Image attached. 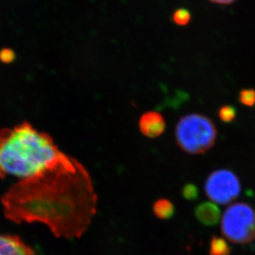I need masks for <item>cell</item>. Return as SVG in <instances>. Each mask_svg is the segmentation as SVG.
Wrapping results in <instances>:
<instances>
[{"label": "cell", "instance_id": "6da1fadb", "mask_svg": "<svg viewBox=\"0 0 255 255\" xmlns=\"http://www.w3.org/2000/svg\"><path fill=\"white\" fill-rule=\"evenodd\" d=\"M1 202L15 223L39 222L57 238L78 239L96 216L97 195L86 167L67 156L57 167L13 185Z\"/></svg>", "mask_w": 255, "mask_h": 255}, {"label": "cell", "instance_id": "7a4b0ae2", "mask_svg": "<svg viewBox=\"0 0 255 255\" xmlns=\"http://www.w3.org/2000/svg\"><path fill=\"white\" fill-rule=\"evenodd\" d=\"M67 156L50 135L27 122L0 130V178L35 177L57 167Z\"/></svg>", "mask_w": 255, "mask_h": 255}, {"label": "cell", "instance_id": "3957f363", "mask_svg": "<svg viewBox=\"0 0 255 255\" xmlns=\"http://www.w3.org/2000/svg\"><path fill=\"white\" fill-rule=\"evenodd\" d=\"M180 148L190 154H200L213 147L217 130L211 120L200 114H191L180 119L175 130Z\"/></svg>", "mask_w": 255, "mask_h": 255}, {"label": "cell", "instance_id": "277c9868", "mask_svg": "<svg viewBox=\"0 0 255 255\" xmlns=\"http://www.w3.org/2000/svg\"><path fill=\"white\" fill-rule=\"evenodd\" d=\"M221 231L229 241L236 244L250 243L255 238V212L248 204L229 206L221 219Z\"/></svg>", "mask_w": 255, "mask_h": 255}, {"label": "cell", "instance_id": "5b68a950", "mask_svg": "<svg viewBox=\"0 0 255 255\" xmlns=\"http://www.w3.org/2000/svg\"><path fill=\"white\" fill-rule=\"evenodd\" d=\"M205 191L213 203L226 205L236 200L241 193L238 177L230 170H216L206 180Z\"/></svg>", "mask_w": 255, "mask_h": 255}, {"label": "cell", "instance_id": "8992f818", "mask_svg": "<svg viewBox=\"0 0 255 255\" xmlns=\"http://www.w3.org/2000/svg\"><path fill=\"white\" fill-rule=\"evenodd\" d=\"M138 126L142 135L155 138L163 133L166 128V122L161 114L156 111H148L141 116Z\"/></svg>", "mask_w": 255, "mask_h": 255}, {"label": "cell", "instance_id": "52a82bcc", "mask_svg": "<svg viewBox=\"0 0 255 255\" xmlns=\"http://www.w3.org/2000/svg\"><path fill=\"white\" fill-rule=\"evenodd\" d=\"M0 255H35V253L19 237L0 235Z\"/></svg>", "mask_w": 255, "mask_h": 255}, {"label": "cell", "instance_id": "ba28073f", "mask_svg": "<svg viewBox=\"0 0 255 255\" xmlns=\"http://www.w3.org/2000/svg\"><path fill=\"white\" fill-rule=\"evenodd\" d=\"M195 215L201 224L212 226L218 223L221 219V211L213 202H203L196 207Z\"/></svg>", "mask_w": 255, "mask_h": 255}, {"label": "cell", "instance_id": "9c48e42d", "mask_svg": "<svg viewBox=\"0 0 255 255\" xmlns=\"http://www.w3.org/2000/svg\"><path fill=\"white\" fill-rule=\"evenodd\" d=\"M153 212L157 218L167 220L174 215L175 207L172 201L167 199H159L155 201Z\"/></svg>", "mask_w": 255, "mask_h": 255}, {"label": "cell", "instance_id": "30bf717a", "mask_svg": "<svg viewBox=\"0 0 255 255\" xmlns=\"http://www.w3.org/2000/svg\"><path fill=\"white\" fill-rule=\"evenodd\" d=\"M231 248L227 241L221 237H213L210 243V255H230Z\"/></svg>", "mask_w": 255, "mask_h": 255}, {"label": "cell", "instance_id": "8fae6325", "mask_svg": "<svg viewBox=\"0 0 255 255\" xmlns=\"http://www.w3.org/2000/svg\"><path fill=\"white\" fill-rule=\"evenodd\" d=\"M191 14L187 8H178L172 14V21L178 26H186L191 21Z\"/></svg>", "mask_w": 255, "mask_h": 255}, {"label": "cell", "instance_id": "7c38bea8", "mask_svg": "<svg viewBox=\"0 0 255 255\" xmlns=\"http://www.w3.org/2000/svg\"><path fill=\"white\" fill-rule=\"evenodd\" d=\"M236 110L233 106H222L219 110V117L221 121L225 123H230L236 119Z\"/></svg>", "mask_w": 255, "mask_h": 255}, {"label": "cell", "instance_id": "4fadbf2b", "mask_svg": "<svg viewBox=\"0 0 255 255\" xmlns=\"http://www.w3.org/2000/svg\"><path fill=\"white\" fill-rule=\"evenodd\" d=\"M239 100L246 106H254L255 105V90L246 89L241 91Z\"/></svg>", "mask_w": 255, "mask_h": 255}, {"label": "cell", "instance_id": "5bb4252c", "mask_svg": "<svg viewBox=\"0 0 255 255\" xmlns=\"http://www.w3.org/2000/svg\"><path fill=\"white\" fill-rule=\"evenodd\" d=\"M199 191L197 187L193 184H187L182 189V196L188 201H193L198 197Z\"/></svg>", "mask_w": 255, "mask_h": 255}, {"label": "cell", "instance_id": "9a60e30c", "mask_svg": "<svg viewBox=\"0 0 255 255\" xmlns=\"http://www.w3.org/2000/svg\"><path fill=\"white\" fill-rule=\"evenodd\" d=\"M9 52V50H6V51L1 52V54H0L1 60H2L5 62H10L13 58V54L10 55Z\"/></svg>", "mask_w": 255, "mask_h": 255}, {"label": "cell", "instance_id": "2e32d148", "mask_svg": "<svg viewBox=\"0 0 255 255\" xmlns=\"http://www.w3.org/2000/svg\"><path fill=\"white\" fill-rule=\"evenodd\" d=\"M210 2H214V3H218V4H230L235 2L236 0H209Z\"/></svg>", "mask_w": 255, "mask_h": 255}]
</instances>
